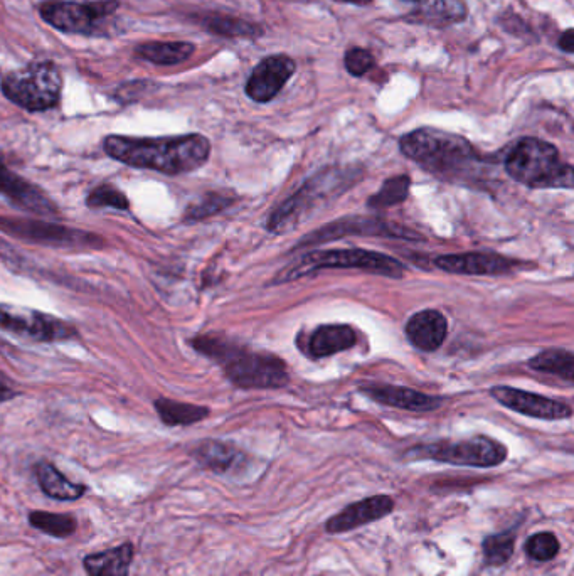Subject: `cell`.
<instances>
[{
	"mask_svg": "<svg viewBox=\"0 0 574 576\" xmlns=\"http://www.w3.org/2000/svg\"><path fill=\"white\" fill-rule=\"evenodd\" d=\"M36 477H38L39 486L43 489L44 494L58 499V501H76L86 492L85 486L66 479L49 462H41V464L36 465Z\"/></svg>",
	"mask_w": 574,
	"mask_h": 576,
	"instance_id": "obj_24",
	"label": "cell"
},
{
	"mask_svg": "<svg viewBox=\"0 0 574 576\" xmlns=\"http://www.w3.org/2000/svg\"><path fill=\"white\" fill-rule=\"evenodd\" d=\"M133 560V546L120 544L113 550L88 555L83 561L88 576H128Z\"/></svg>",
	"mask_w": 574,
	"mask_h": 576,
	"instance_id": "obj_22",
	"label": "cell"
},
{
	"mask_svg": "<svg viewBox=\"0 0 574 576\" xmlns=\"http://www.w3.org/2000/svg\"><path fill=\"white\" fill-rule=\"evenodd\" d=\"M329 268H346V270H362V272L378 273L383 277L401 278L404 267L393 256L378 253V251L361 250H315L300 258V262L288 267L280 273L275 283L290 282L297 278L307 277L320 270Z\"/></svg>",
	"mask_w": 574,
	"mask_h": 576,
	"instance_id": "obj_5",
	"label": "cell"
},
{
	"mask_svg": "<svg viewBox=\"0 0 574 576\" xmlns=\"http://www.w3.org/2000/svg\"><path fill=\"white\" fill-rule=\"evenodd\" d=\"M194 457L206 469H211L218 474H228L231 470L238 469L245 459V455L241 454L238 448L228 443L214 442V440L199 443L194 450Z\"/></svg>",
	"mask_w": 574,
	"mask_h": 576,
	"instance_id": "obj_23",
	"label": "cell"
},
{
	"mask_svg": "<svg viewBox=\"0 0 574 576\" xmlns=\"http://www.w3.org/2000/svg\"><path fill=\"white\" fill-rule=\"evenodd\" d=\"M0 231L16 236L19 240L53 246L98 245L100 238L85 231L66 228L63 224L34 221V219L0 218Z\"/></svg>",
	"mask_w": 574,
	"mask_h": 576,
	"instance_id": "obj_11",
	"label": "cell"
},
{
	"mask_svg": "<svg viewBox=\"0 0 574 576\" xmlns=\"http://www.w3.org/2000/svg\"><path fill=\"white\" fill-rule=\"evenodd\" d=\"M514 543H516V536L512 531L489 536L484 541L485 561L492 566L505 565L514 555Z\"/></svg>",
	"mask_w": 574,
	"mask_h": 576,
	"instance_id": "obj_31",
	"label": "cell"
},
{
	"mask_svg": "<svg viewBox=\"0 0 574 576\" xmlns=\"http://www.w3.org/2000/svg\"><path fill=\"white\" fill-rule=\"evenodd\" d=\"M406 2H420V0H406Z\"/></svg>",
	"mask_w": 574,
	"mask_h": 576,
	"instance_id": "obj_39",
	"label": "cell"
},
{
	"mask_svg": "<svg viewBox=\"0 0 574 576\" xmlns=\"http://www.w3.org/2000/svg\"><path fill=\"white\" fill-rule=\"evenodd\" d=\"M16 395V390L12 388L11 383H9V381L0 374V403L12 400Z\"/></svg>",
	"mask_w": 574,
	"mask_h": 576,
	"instance_id": "obj_37",
	"label": "cell"
},
{
	"mask_svg": "<svg viewBox=\"0 0 574 576\" xmlns=\"http://www.w3.org/2000/svg\"><path fill=\"white\" fill-rule=\"evenodd\" d=\"M393 509L394 501L389 496L367 497L364 501L354 502L346 509H342L339 514H335L334 518H330L325 524V531L329 534L347 533L386 518Z\"/></svg>",
	"mask_w": 574,
	"mask_h": 576,
	"instance_id": "obj_15",
	"label": "cell"
},
{
	"mask_svg": "<svg viewBox=\"0 0 574 576\" xmlns=\"http://www.w3.org/2000/svg\"><path fill=\"white\" fill-rule=\"evenodd\" d=\"M86 204L93 209L112 208L118 211H128L130 201H128L125 192L120 191L112 184H103L90 192L86 199Z\"/></svg>",
	"mask_w": 574,
	"mask_h": 576,
	"instance_id": "obj_32",
	"label": "cell"
},
{
	"mask_svg": "<svg viewBox=\"0 0 574 576\" xmlns=\"http://www.w3.org/2000/svg\"><path fill=\"white\" fill-rule=\"evenodd\" d=\"M202 27H206L209 32L223 38H261L265 31L258 24L243 21L238 17L229 16H206L202 19Z\"/></svg>",
	"mask_w": 574,
	"mask_h": 576,
	"instance_id": "obj_28",
	"label": "cell"
},
{
	"mask_svg": "<svg viewBox=\"0 0 574 576\" xmlns=\"http://www.w3.org/2000/svg\"><path fill=\"white\" fill-rule=\"evenodd\" d=\"M467 6L463 0H420L408 19L416 24L447 27L467 19Z\"/></svg>",
	"mask_w": 574,
	"mask_h": 576,
	"instance_id": "obj_21",
	"label": "cell"
},
{
	"mask_svg": "<svg viewBox=\"0 0 574 576\" xmlns=\"http://www.w3.org/2000/svg\"><path fill=\"white\" fill-rule=\"evenodd\" d=\"M490 395L505 408L521 413V415L537 418V420L554 422V420H566L573 415L571 406L564 401L551 400L546 396L516 390V388H509V386H495L490 390Z\"/></svg>",
	"mask_w": 574,
	"mask_h": 576,
	"instance_id": "obj_12",
	"label": "cell"
},
{
	"mask_svg": "<svg viewBox=\"0 0 574 576\" xmlns=\"http://www.w3.org/2000/svg\"><path fill=\"white\" fill-rule=\"evenodd\" d=\"M527 366L532 371L539 373L554 374L563 378L568 383H573L574 379V358L573 352L566 349H548V351L539 352L537 356L527 361Z\"/></svg>",
	"mask_w": 574,
	"mask_h": 576,
	"instance_id": "obj_27",
	"label": "cell"
},
{
	"mask_svg": "<svg viewBox=\"0 0 574 576\" xmlns=\"http://www.w3.org/2000/svg\"><path fill=\"white\" fill-rule=\"evenodd\" d=\"M411 459L435 460L442 464L462 465V467H497L507 459V448L497 440L480 437L460 440V442H436L420 445L408 452Z\"/></svg>",
	"mask_w": 574,
	"mask_h": 576,
	"instance_id": "obj_8",
	"label": "cell"
},
{
	"mask_svg": "<svg viewBox=\"0 0 574 576\" xmlns=\"http://www.w3.org/2000/svg\"><path fill=\"white\" fill-rule=\"evenodd\" d=\"M194 44L184 41H172V43H147L135 49V56L145 59L149 63L160 66H172L181 64L191 58L194 53Z\"/></svg>",
	"mask_w": 574,
	"mask_h": 576,
	"instance_id": "obj_26",
	"label": "cell"
},
{
	"mask_svg": "<svg viewBox=\"0 0 574 576\" xmlns=\"http://www.w3.org/2000/svg\"><path fill=\"white\" fill-rule=\"evenodd\" d=\"M357 344V334L346 324H327L312 332L307 344L310 358L322 359L334 356L337 352L347 351Z\"/></svg>",
	"mask_w": 574,
	"mask_h": 576,
	"instance_id": "obj_20",
	"label": "cell"
},
{
	"mask_svg": "<svg viewBox=\"0 0 574 576\" xmlns=\"http://www.w3.org/2000/svg\"><path fill=\"white\" fill-rule=\"evenodd\" d=\"M399 149L436 176L467 177L480 166V155L465 137L438 128H418L399 139Z\"/></svg>",
	"mask_w": 574,
	"mask_h": 576,
	"instance_id": "obj_3",
	"label": "cell"
},
{
	"mask_svg": "<svg viewBox=\"0 0 574 576\" xmlns=\"http://www.w3.org/2000/svg\"><path fill=\"white\" fill-rule=\"evenodd\" d=\"M0 194L9 199L12 204L31 213L44 214V216H54L58 213V208L54 206L51 199L44 196L43 191H39L38 187L32 186L31 182L9 171L2 160H0Z\"/></svg>",
	"mask_w": 574,
	"mask_h": 576,
	"instance_id": "obj_16",
	"label": "cell"
},
{
	"mask_svg": "<svg viewBox=\"0 0 574 576\" xmlns=\"http://www.w3.org/2000/svg\"><path fill=\"white\" fill-rule=\"evenodd\" d=\"M361 391L376 403L393 406L399 410L433 411L443 405L442 398L425 395V393L403 388V386H393V384H369V386H362Z\"/></svg>",
	"mask_w": 574,
	"mask_h": 576,
	"instance_id": "obj_17",
	"label": "cell"
},
{
	"mask_svg": "<svg viewBox=\"0 0 574 576\" xmlns=\"http://www.w3.org/2000/svg\"><path fill=\"white\" fill-rule=\"evenodd\" d=\"M376 59L373 53L364 48H352L347 51L344 56V66H346L347 73L356 78L367 75L369 71L373 70Z\"/></svg>",
	"mask_w": 574,
	"mask_h": 576,
	"instance_id": "obj_35",
	"label": "cell"
},
{
	"mask_svg": "<svg viewBox=\"0 0 574 576\" xmlns=\"http://www.w3.org/2000/svg\"><path fill=\"white\" fill-rule=\"evenodd\" d=\"M505 171L534 189H573V167L564 164L553 144L534 137L519 140L509 150Z\"/></svg>",
	"mask_w": 574,
	"mask_h": 576,
	"instance_id": "obj_4",
	"label": "cell"
},
{
	"mask_svg": "<svg viewBox=\"0 0 574 576\" xmlns=\"http://www.w3.org/2000/svg\"><path fill=\"white\" fill-rule=\"evenodd\" d=\"M233 203V198H228L219 192H209L199 203L192 204L187 209V221H201V219L211 218L214 214L221 213Z\"/></svg>",
	"mask_w": 574,
	"mask_h": 576,
	"instance_id": "obj_33",
	"label": "cell"
},
{
	"mask_svg": "<svg viewBox=\"0 0 574 576\" xmlns=\"http://www.w3.org/2000/svg\"><path fill=\"white\" fill-rule=\"evenodd\" d=\"M435 265L443 272L457 275H505L521 267V263L516 260L495 253L443 255L436 258Z\"/></svg>",
	"mask_w": 574,
	"mask_h": 576,
	"instance_id": "obj_14",
	"label": "cell"
},
{
	"mask_svg": "<svg viewBox=\"0 0 574 576\" xmlns=\"http://www.w3.org/2000/svg\"><path fill=\"white\" fill-rule=\"evenodd\" d=\"M527 555L536 561H551L559 553V541L553 533H537L526 543Z\"/></svg>",
	"mask_w": 574,
	"mask_h": 576,
	"instance_id": "obj_34",
	"label": "cell"
},
{
	"mask_svg": "<svg viewBox=\"0 0 574 576\" xmlns=\"http://www.w3.org/2000/svg\"><path fill=\"white\" fill-rule=\"evenodd\" d=\"M103 149L125 166L177 176L204 166L211 155V142L199 134L160 139L110 135L103 142Z\"/></svg>",
	"mask_w": 574,
	"mask_h": 576,
	"instance_id": "obj_1",
	"label": "cell"
},
{
	"mask_svg": "<svg viewBox=\"0 0 574 576\" xmlns=\"http://www.w3.org/2000/svg\"><path fill=\"white\" fill-rule=\"evenodd\" d=\"M0 327L38 342L66 341L76 336L75 327L64 320L9 304H0Z\"/></svg>",
	"mask_w": 574,
	"mask_h": 576,
	"instance_id": "obj_10",
	"label": "cell"
},
{
	"mask_svg": "<svg viewBox=\"0 0 574 576\" xmlns=\"http://www.w3.org/2000/svg\"><path fill=\"white\" fill-rule=\"evenodd\" d=\"M0 88L12 103L24 110L43 112L58 105L63 78L56 64L39 61L6 73L0 80Z\"/></svg>",
	"mask_w": 574,
	"mask_h": 576,
	"instance_id": "obj_6",
	"label": "cell"
},
{
	"mask_svg": "<svg viewBox=\"0 0 574 576\" xmlns=\"http://www.w3.org/2000/svg\"><path fill=\"white\" fill-rule=\"evenodd\" d=\"M357 174L349 171L327 169L319 176L305 182L300 191L295 192L282 206H278L268 219V230L273 233H287L302 223L303 216L317 209L322 201L332 198V194L347 189L349 182L356 181Z\"/></svg>",
	"mask_w": 574,
	"mask_h": 576,
	"instance_id": "obj_7",
	"label": "cell"
},
{
	"mask_svg": "<svg viewBox=\"0 0 574 576\" xmlns=\"http://www.w3.org/2000/svg\"><path fill=\"white\" fill-rule=\"evenodd\" d=\"M408 341L423 352H433L442 346L448 336L447 317L438 310H421L406 324Z\"/></svg>",
	"mask_w": 574,
	"mask_h": 576,
	"instance_id": "obj_18",
	"label": "cell"
},
{
	"mask_svg": "<svg viewBox=\"0 0 574 576\" xmlns=\"http://www.w3.org/2000/svg\"><path fill=\"white\" fill-rule=\"evenodd\" d=\"M295 61L285 54L268 56L258 63L246 81V95L256 103L272 102L295 73Z\"/></svg>",
	"mask_w": 574,
	"mask_h": 576,
	"instance_id": "obj_13",
	"label": "cell"
},
{
	"mask_svg": "<svg viewBox=\"0 0 574 576\" xmlns=\"http://www.w3.org/2000/svg\"><path fill=\"white\" fill-rule=\"evenodd\" d=\"M335 2H344V4H354V6H369L373 0H335Z\"/></svg>",
	"mask_w": 574,
	"mask_h": 576,
	"instance_id": "obj_38",
	"label": "cell"
},
{
	"mask_svg": "<svg viewBox=\"0 0 574 576\" xmlns=\"http://www.w3.org/2000/svg\"><path fill=\"white\" fill-rule=\"evenodd\" d=\"M376 235L394 236V238H404L403 231L396 230L388 223H383L381 219L359 218V219H339L337 223L327 224L322 230L312 233L307 240L300 241V245H315L322 241L335 240L347 235Z\"/></svg>",
	"mask_w": 574,
	"mask_h": 576,
	"instance_id": "obj_19",
	"label": "cell"
},
{
	"mask_svg": "<svg viewBox=\"0 0 574 576\" xmlns=\"http://www.w3.org/2000/svg\"><path fill=\"white\" fill-rule=\"evenodd\" d=\"M558 46L559 48L563 49L564 53H574L573 29H566V31L561 34V38H559L558 41Z\"/></svg>",
	"mask_w": 574,
	"mask_h": 576,
	"instance_id": "obj_36",
	"label": "cell"
},
{
	"mask_svg": "<svg viewBox=\"0 0 574 576\" xmlns=\"http://www.w3.org/2000/svg\"><path fill=\"white\" fill-rule=\"evenodd\" d=\"M411 189V179L408 176L391 177L384 182L383 187L379 189L374 196L367 199L369 208L381 209L391 208L396 204L403 203L408 198Z\"/></svg>",
	"mask_w": 574,
	"mask_h": 576,
	"instance_id": "obj_30",
	"label": "cell"
},
{
	"mask_svg": "<svg viewBox=\"0 0 574 576\" xmlns=\"http://www.w3.org/2000/svg\"><path fill=\"white\" fill-rule=\"evenodd\" d=\"M192 347L223 368L229 381L243 390H277L287 386V366L282 359L229 341L228 337L199 336Z\"/></svg>",
	"mask_w": 574,
	"mask_h": 576,
	"instance_id": "obj_2",
	"label": "cell"
},
{
	"mask_svg": "<svg viewBox=\"0 0 574 576\" xmlns=\"http://www.w3.org/2000/svg\"><path fill=\"white\" fill-rule=\"evenodd\" d=\"M29 524L32 528L54 538H70L76 531V521L68 514H51V512L34 511L29 514Z\"/></svg>",
	"mask_w": 574,
	"mask_h": 576,
	"instance_id": "obj_29",
	"label": "cell"
},
{
	"mask_svg": "<svg viewBox=\"0 0 574 576\" xmlns=\"http://www.w3.org/2000/svg\"><path fill=\"white\" fill-rule=\"evenodd\" d=\"M118 2L103 0V2H46L41 7V17L58 31L68 34H96L105 27L107 19L115 14Z\"/></svg>",
	"mask_w": 574,
	"mask_h": 576,
	"instance_id": "obj_9",
	"label": "cell"
},
{
	"mask_svg": "<svg viewBox=\"0 0 574 576\" xmlns=\"http://www.w3.org/2000/svg\"><path fill=\"white\" fill-rule=\"evenodd\" d=\"M155 410L167 427H187L209 416V408L206 406L191 405L169 398H159L155 401Z\"/></svg>",
	"mask_w": 574,
	"mask_h": 576,
	"instance_id": "obj_25",
	"label": "cell"
}]
</instances>
